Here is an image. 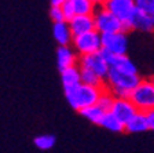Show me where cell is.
<instances>
[{
	"label": "cell",
	"instance_id": "6da1fadb",
	"mask_svg": "<svg viewBox=\"0 0 154 153\" xmlns=\"http://www.w3.org/2000/svg\"><path fill=\"white\" fill-rule=\"evenodd\" d=\"M142 77L139 75L124 73L120 70L110 69L105 80V86L116 98H129L135 87L140 83Z\"/></svg>",
	"mask_w": 154,
	"mask_h": 153
},
{
	"label": "cell",
	"instance_id": "7a4b0ae2",
	"mask_svg": "<svg viewBox=\"0 0 154 153\" xmlns=\"http://www.w3.org/2000/svg\"><path fill=\"white\" fill-rule=\"evenodd\" d=\"M105 88H98V87L87 86V84L81 83L80 86L74 87V88L63 90L65 97H66L69 105L74 109V110H83L85 108L98 105L100 95H102Z\"/></svg>",
	"mask_w": 154,
	"mask_h": 153
},
{
	"label": "cell",
	"instance_id": "3957f363",
	"mask_svg": "<svg viewBox=\"0 0 154 153\" xmlns=\"http://www.w3.org/2000/svg\"><path fill=\"white\" fill-rule=\"evenodd\" d=\"M138 112L149 113L154 110V83L151 79H142L129 95Z\"/></svg>",
	"mask_w": 154,
	"mask_h": 153
},
{
	"label": "cell",
	"instance_id": "277c9868",
	"mask_svg": "<svg viewBox=\"0 0 154 153\" xmlns=\"http://www.w3.org/2000/svg\"><path fill=\"white\" fill-rule=\"evenodd\" d=\"M99 8L96 7V11L94 14V21H95V30L100 35H112V33L127 32L124 24L119 18H116L110 11L103 7L102 2L98 3Z\"/></svg>",
	"mask_w": 154,
	"mask_h": 153
},
{
	"label": "cell",
	"instance_id": "5b68a950",
	"mask_svg": "<svg viewBox=\"0 0 154 153\" xmlns=\"http://www.w3.org/2000/svg\"><path fill=\"white\" fill-rule=\"evenodd\" d=\"M103 7L113 14L116 18H119L125 26V30H129L131 21L136 11L135 0H106L102 2Z\"/></svg>",
	"mask_w": 154,
	"mask_h": 153
},
{
	"label": "cell",
	"instance_id": "8992f818",
	"mask_svg": "<svg viewBox=\"0 0 154 153\" xmlns=\"http://www.w3.org/2000/svg\"><path fill=\"white\" fill-rule=\"evenodd\" d=\"M73 48L79 53L80 57L83 55H91L102 51V35L96 30H92L85 35L73 37Z\"/></svg>",
	"mask_w": 154,
	"mask_h": 153
},
{
	"label": "cell",
	"instance_id": "52a82bcc",
	"mask_svg": "<svg viewBox=\"0 0 154 153\" xmlns=\"http://www.w3.org/2000/svg\"><path fill=\"white\" fill-rule=\"evenodd\" d=\"M79 68L80 69L91 70L95 75H98L102 80H106L107 73H109V70H110L109 64H107V61L102 55V53L79 57Z\"/></svg>",
	"mask_w": 154,
	"mask_h": 153
},
{
	"label": "cell",
	"instance_id": "ba28073f",
	"mask_svg": "<svg viewBox=\"0 0 154 153\" xmlns=\"http://www.w3.org/2000/svg\"><path fill=\"white\" fill-rule=\"evenodd\" d=\"M102 50L112 55H127L128 50V37L127 32L102 35Z\"/></svg>",
	"mask_w": 154,
	"mask_h": 153
},
{
	"label": "cell",
	"instance_id": "9c48e42d",
	"mask_svg": "<svg viewBox=\"0 0 154 153\" xmlns=\"http://www.w3.org/2000/svg\"><path fill=\"white\" fill-rule=\"evenodd\" d=\"M105 59L107 61L110 69H116L124 73H131V75H138V68L136 65L131 61L128 55H112L110 53L102 50L100 51Z\"/></svg>",
	"mask_w": 154,
	"mask_h": 153
},
{
	"label": "cell",
	"instance_id": "30bf717a",
	"mask_svg": "<svg viewBox=\"0 0 154 153\" xmlns=\"http://www.w3.org/2000/svg\"><path fill=\"white\" fill-rule=\"evenodd\" d=\"M110 113H113L122 124H127L138 113V109L135 108L129 98H116Z\"/></svg>",
	"mask_w": 154,
	"mask_h": 153
},
{
	"label": "cell",
	"instance_id": "8fae6325",
	"mask_svg": "<svg viewBox=\"0 0 154 153\" xmlns=\"http://www.w3.org/2000/svg\"><path fill=\"white\" fill-rule=\"evenodd\" d=\"M67 24H69V28H70L73 37H77V36L85 35V33L95 30L94 15H74Z\"/></svg>",
	"mask_w": 154,
	"mask_h": 153
},
{
	"label": "cell",
	"instance_id": "7c38bea8",
	"mask_svg": "<svg viewBox=\"0 0 154 153\" xmlns=\"http://www.w3.org/2000/svg\"><path fill=\"white\" fill-rule=\"evenodd\" d=\"M57 64L59 70L69 69L72 66H77L79 65V58H77L74 48L70 46H61L57 50Z\"/></svg>",
	"mask_w": 154,
	"mask_h": 153
},
{
	"label": "cell",
	"instance_id": "4fadbf2b",
	"mask_svg": "<svg viewBox=\"0 0 154 153\" xmlns=\"http://www.w3.org/2000/svg\"><path fill=\"white\" fill-rule=\"evenodd\" d=\"M134 29V30H142V32H151L154 29V18L150 14L143 13L142 10L136 8L134 14V18L131 21V26H129V30Z\"/></svg>",
	"mask_w": 154,
	"mask_h": 153
},
{
	"label": "cell",
	"instance_id": "5bb4252c",
	"mask_svg": "<svg viewBox=\"0 0 154 153\" xmlns=\"http://www.w3.org/2000/svg\"><path fill=\"white\" fill-rule=\"evenodd\" d=\"M61 80L63 90L74 88V87L80 86L81 84V70L77 66H72L69 69H65L61 72Z\"/></svg>",
	"mask_w": 154,
	"mask_h": 153
},
{
	"label": "cell",
	"instance_id": "9a60e30c",
	"mask_svg": "<svg viewBox=\"0 0 154 153\" xmlns=\"http://www.w3.org/2000/svg\"><path fill=\"white\" fill-rule=\"evenodd\" d=\"M52 36L58 42L59 47L61 46H69L70 43H73V35H72L67 22L54 24L52 25Z\"/></svg>",
	"mask_w": 154,
	"mask_h": 153
},
{
	"label": "cell",
	"instance_id": "2e32d148",
	"mask_svg": "<svg viewBox=\"0 0 154 153\" xmlns=\"http://www.w3.org/2000/svg\"><path fill=\"white\" fill-rule=\"evenodd\" d=\"M147 130H149L147 116H146V113H142V112H138L125 124V131L129 132V134H139V132H144Z\"/></svg>",
	"mask_w": 154,
	"mask_h": 153
},
{
	"label": "cell",
	"instance_id": "e0dca14e",
	"mask_svg": "<svg viewBox=\"0 0 154 153\" xmlns=\"http://www.w3.org/2000/svg\"><path fill=\"white\" fill-rule=\"evenodd\" d=\"M98 7V2L92 0H73V8L76 15H94Z\"/></svg>",
	"mask_w": 154,
	"mask_h": 153
},
{
	"label": "cell",
	"instance_id": "ac0fdd59",
	"mask_svg": "<svg viewBox=\"0 0 154 153\" xmlns=\"http://www.w3.org/2000/svg\"><path fill=\"white\" fill-rule=\"evenodd\" d=\"M80 113H81V116L85 117L88 121H91L94 124H98V126H100V123H102L103 117H105V115H106V112L103 110V109H100L98 105H94V106H90V108L83 109V110H80Z\"/></svg>",
	"mask_w": 154,
	"mask_h": 153
},
{
	"label": "cell",
	"instance_id": "d6986e66",
	"mask_svg": "<svg viewBox=\"0 0 154 153\" xmlns=\"http://www.w3.org/2000/svg\"><path fill=\"white\" fill-rule=\"evenodd\" d=\"M100 126L105 127L106 130L112 131V132H124L125 131V124H122L121 121L116 117L113 113H110V112H107L105 115Z\"/></svg>",
	"mask_w": 154,
	"mask_h": 153
},
{
	"label": "cell",
	"instance_id": "ffe728a7",
	"mask_svg": "<svg viewBox=\"0 0 154 153\" xmlns=\"http://www.w3.org/2000/svg\"><path fill=\"white\" fill-rule=\"evenodd\" d=\"M80 70H81V83L83 84L98 87V88H106L105 80H102L98 75H95L94 72L87 69H80Z\"/></svg>",
	"mask_w": 154,
	"mask_h": 153
},
{
	"label": "cell",
	"instance_id": "44dd1931",
	"mask_svg": "<svg viewBox=\"0 0 154 153\" xmlns=\"http://www.w3.org/2000/svg\"><path fill=\"white\" fill-rule=\"evenodd\" d=\"M114 101H116V97L113 95L107 88H105L103 90V93H102V95H100V98H99V101H98V106L107 113V112L112 110Z\"/></svg>",
	"mask_w": 154,
	"mask_h": 153
},
{
	"label": "cell",
	"instance_id": "7402d4cb",
	"mask_svg": "<svg viewBox=\"0 0 154 153\" xmlns=\"http://www.w3.org/2000/svg\"><path fill=\"white\" fill-rule=\"evenodd\" d=\"M35 145L40 150H48L55 145V137L50 134H43L35 138Z\"/></svg>",
	"mask_w": 154,
	"mask_h": 153
},
{
	"label": "cell",
	"instance_id": "603a6c76",
	"mask_svg": "<svg viewBox=\"0 0 154 153\" xmlns=\"http://www.w3.org/2000/svg\"><path fill=\"white\" fill-rule=\"evenodd\" d=\"M136 8L142 10L143 13L154 15V0H135Z\"/></svg>",
	"mask_w": 154,
	"mask_h": 153
},
{
	"label": "cell",
	"instance_id": "cb8c5ba5",
	"mask_svg": "<svg viewBox=\"0 0 154 153\" xmlns=\"http://www.w3.org/2000/svg\"><path fill=\"white\" fill-rule=\"evenodd\" d=\"M61 8H62V11H63L66 22H69V21L76 15V14H74V8H73V0H63V4H62Z\"/></svg>",
	"mask_w": 154,
	"mask_h": 153
},
{
	"label": "cell",
	"instance_id": "d4e9b609",
	"mask_svg": "<svg viewBox=\"0 0 154 153\" xmlns=\"http://www.w3.org/2000/svg\"><path fill=\"white\" fill-rule=\"evenodd\" d=\"M50 17H51L52 22L54 24H61V22H66L61 7H51L50 8Z\"/></svg>",
	"mask_w": 154,
	"mask_h": 153
},
{
	"label": "cell",
	"instance_id": "484cf974",
	"mask_svg": "<svg viewBox=\"0 0 154 153\" xmlns=\"http://www.w3.org/2000/svg\"><path fill=\"white\" fill-rule=\"evenodd\" d=\"M146 116H147L149 130H153V131H154V110H151V112H149V113H146Z\"/></svg>",
	"mask_w": 154,
	"mask_h": 153
},
{
	"label": "cell",
	"instance_id": "4316f807",
	"mask_svg": "<svg viewBox=\"0 0 154 153\" xmlns=\"http://www.w3.org/2000/svg\"><path fill=\"white\" fill-rule=\"evenodd\" d=\"M63 0H52L51 2V7H62Z\"/></svg>",
	"mask_w": 154,
	"mask_h": 153
},
{
	"label": "cell",
	"instance_id": "83f0119b",
	"mask_svg": "<svg viewBox=\"0 0 154 153\" xmlns=\"http://www.w3.org/2000/svg\"><path fill=\"white\" fill-rule=\"evenodd\" d=\"M151 80H153V83H154V75H153V77H151Z\"/></svg>",
	"mask_w": 154,
	"mask_h": 153
},
{
	"label": "cell",
	"instance_id": "f1b7e54d",
	"mask_svg": "<svg viewBox=\"0 0 154 153\" xmlns=\"http://www.w3.org/2000/svg\"><path fill=\"white\" fill-rule=\"evenodd\" d=\"M153 18H154V15H153Z\"/></svg>",
	"mask_w": 154,
	"mask_h": 153
}]
</instances>
